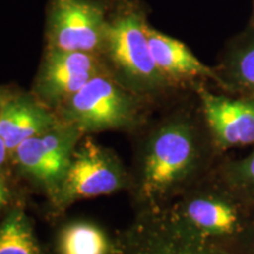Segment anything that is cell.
I'll use <instances>...</instances> for the list:
<instances>
[{
  "label": "cell",
  "instance_id": "cell-7",
  "mask_svg": "<svg viewBox=\"0 0 254 254\" xmlns=\"http://www.w3.org/2000/svg\"><path fill=\"white\" fill-rule=\"evenodd\" d=\"M106 71L104 59L97 55L45 49L32 94L57 110L92 78Z\"/></svg>",
  "mask_w": 254,
  "mask_h": 254
},
{
  "label": "cell",
  "instance_id": "cell-1",
  "mask_svg": "<svg viewBox=\"0 0 254 254\" xmlns=\"http://www.w3.org/2000/svg\"><path fill=\"white\" fill-rule=\"evenodd\" d=\"M148 25L138 0H111L101 58L111 74L138 95L160 90L168 82L152 57Z\"/></svg>",
  "mask_w": 254,
  "mask_h": 254
},
{
  "label": "cell",
  "instance_id": "cell-4",
  "mask_svg": "<svg viewBox=\"0 0 254 254\" xmlns=\"http://www.w3.org/2000/svg\"><path fill=\"white\" fill-rule=\"evenodd\" d=\"M125 184V173L116 155L87 138L75 146L67 172L53 200L57 207L64 209L78 200L118 192Z\"/></svg>",
  "mask_w": 254,
  "mask_h": 254
},
{
  "label": "cell",
  "instance_id": "cell-14",
  "mask_svg": "<svg viewBox=\"0 0 254 254\" xmlns=\"http://www.w3.org/2000/svg\"><path fill=\"white\" fill-rule=\"evenodd\" d=\"M0 254H41L30 219L20 208L0 224Z\"/></svg>",
  "mask_w": 254,
  "mask_h": 254
},
{
  "label": "cell",
  "instance_id": "cell-3",
  "mask_svg": "<svg viewBox=\"0 0 254 254\" xmlns=\"http://www.w3.org/2000/svg\"><path fill=\"white\" fill-rule=\"evenodd\" d=\"M111 0H49L45 49L101 57Z\"/></svg>",
  "mask_w": 254,
  "mask_h": 254
},
{
  "label": "cell",
  "instance_id": "cell-18",
  "mask_svg": "<svg viewBox=\"0 0 254 254\" xmlns=\"http://www.w3.org/2000/svg\"><path fill=\"white\" fill-rule=\"evenodd\" d=\"M245 176L254 184V154L245 161Z\"/></svg>",
  "mask_w": 254,
  "mask_h": 254
},
{
  "label": "cell",
  "instance_id": "cell-10",
  "mask_svg": "<svg viewBox=\"0 0 254 254\" xmlns=\"http://www.w3.org/2000/svg\"><path fill=\"white\" fill-rule=\"evenodd\" d=\"M205 117L221 144L245 146L254 142V104L232 100L201 90Z\"/></svg>",
  "mask_w": 254,
  "mask_h": 254
},
{
  "label": "cell",
  "instance_id": "cell-5",
  "mask_svg": "<svg viewBox=\"0 0 254 254\" xmlns=\"http://www.w3.org/2000/svg\"><path fill=\"white\" fill-rule=\"evenodd\" d=\"M195 146L190 128L170 124L152 136L144 159L140 192L154 198L167 192L185 178L193 166Z\"/></svg>",
  "mask_w": 254,
  "mask_h": 254
},
{
  "label": "cell",
  "instance_id": "cell-12",
  "mask_svg": "<svg viewBox=\"0 0 254 254\" xmlns=\"http://www.w3.org/2000/svg\"><path fill=\"white\" fill-rule=\"evenodd\" d=\"M187 231L202 239L234 233L238 227V215L230 205L211 198H196L184 209Z\"/></svg>",
  "mask_w": 254,
  "mask_h": 254
},
{
  "label": "cell",
  "instance_id": "cell-9",
  "mask_svg": "<svg viewBox=\"0 0 254 254\" xmlns=\"http://www.w3.org/2000/svg\"><path fill=\"white\" fill-rule=\"evenodd\" d=\"M60 119L33 94L12 93L0 116V136L9 154L21 142L58 125Z\"/></svg>",
  "mask_w": 254,
  "mask_h": 254
},
{
  "label": "cell",
  "instance_id": "cell-11",
  "mask_svg": "<svg viewBox=\"0 0 254 254\" xmlns=\"http://www.w3.org/2000/svg\"><path fill=\"white\" fill-rule=\"evenodd\" d=\"M147 38L155 65L167 81L199 77L217 79L211 68L180 40L161 33L151 25L147 27Z\"/></svg>",
  "mask_w": 254,
  "mask_h": 254
},
{
  "label": "cell",
  "instance_id": "cell-17",
  "mask_svg": "<svg viewBox=\"0 0 254 254\" xmlns=\"http://www.w3.org/2000/svg\"><path fill=\"white\" fill-rule=\"evenodd\" d=\"M9 154V151L6 146L4 139L0 136V170L5 166L6 161H7V157Z\"/></svg>",
  "mask_w": 254,
  "mask_h": 254
},
{
  "label": "cell",
  "instance_id": "cell-13",
  "mask_svg": "<svg viewBox=\"0 0 254 254\" xmlns=\"http://www.w3.org/2000/svg\"><path fill=\"white\" fill-rule=\"evenodd\" d=\"M113 251L114 243L92 222H72L60 232L59 254H113Z\"/></svg>",
  "mask_w": 254,
  "mask_h": 254
},
{
  "label": "cell",
  "instance_id": "cell-16",
  "mask_svg": "<svg viewBox=\"0 0 254 254\" xmlns=\"http://www.w3.org/2000/svg\"><path fill=\"white\" fill-rule=\"evenodd\" d=\"M9 199V190L6 184L0 179V209L7 205Z\"/></svg>",
  "mask_w": 254,
  "mask_h": 254
},
{
  "label": "cell",
  "instance_id": "cell-19",
  "mask_svg": "<svg viewBox=\"0 0 254 254\" xmlns=\"http://www.w3.org/2000/svg\"><path fill=\"white\" fill-rule=\"evenodd\" d=\"M11 92H8L7 90H5V88H1L0 87V116H1V112H2V109H4L6 101L8 100V98L11 97Z\"/></svg>",
  "mask_w": 254,
  "mask_h": 254
},
{
  "label": "cell",
  "instance_id": "cell-15",
  "mask_svg": "<svg viewBox=\"0 0 254 254\" xmlns=\"http://www.w3.org/2000/svg\"><path fill=\"white\" fill-rule=\"evenodd\" d=\"M237 75L246 86L254 90V44L241 51L236 63Z\"/></svg>",
  "mask_w": 254,
  "mask_h": 254
},
{
  "label": "cell",
  "instance_id": "cell-2",
  "mask_svg": "<svg viewBox=\"0 0 254 254\" xmlns=\"http://www.w3.org/2000/svg\"><path fill=\"white\" fill-rule=\"evenodd\" d=\"M138 97L106 71L60 105L58 118L81 134L126 128L136 120Z\"/></svg>",
  "mask_w": 254,
  "mask_h": 254
},
{
  "label": "cell",
  "instance_id": "cell-6",
  "mask_svg": "<svg viewBox=\"0 0 254 254\" xmlns=\"http://www.w3.org/2000/svg\"><path fill=\"white\" fill-rule=\"evenodd\" d=\"M81 135L60 120L53 128L21 142L12 155L19 170L55 199Z\"/></svg>",
  "mask_w": 254,
  "mask_h": 254
},
{
  "label": "cell",
  "instance_id": "cell-8",
  "mask_svg": "<svg viewBox=\"0 0 254 254\" xmlns=\"http://www.w3.org/2000/svg\"><path fill=\"white\" fill-rule=\"evenodd\" d=\"M113 254H226L186 228L166 221H138L114 241Z\"/></svg>",
  "mask_w": 254,
  "mask_h": 254
}]
</instances>
